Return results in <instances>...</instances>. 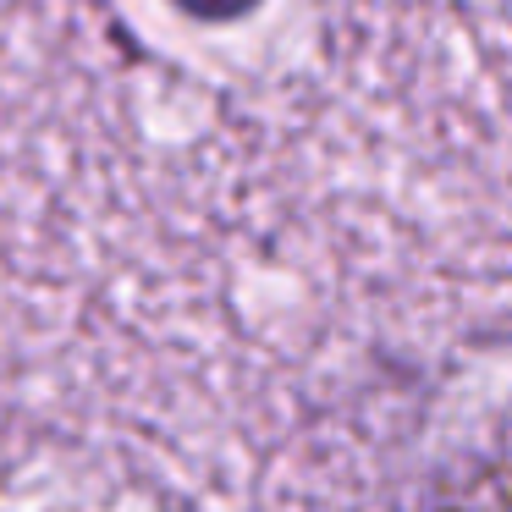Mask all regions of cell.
<instances>
[{
	"label": "cell",
	"mask_w": 512,
	"mask_h": 512,
	"mask_svg": "<svg viewBox=\"0 0 512 512\" xmlns=\"http://www.w3.org/2000/svg\"><path fill=\"white\" fill-rule=\"evenodd\" d=\"M188 17H199V23H237V17H248L259 6V0H177Z\"/></svg>",
	"instance_id": "cell-1"
}]
</instances>
